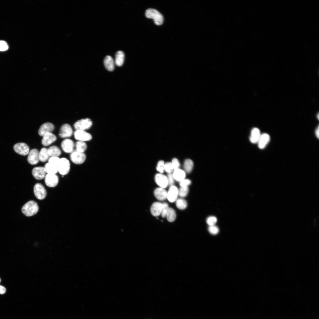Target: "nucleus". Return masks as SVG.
I'll return each mask as SVG.
<instances>
[{
	"label": "nucleus",
	"mask_w": 319,
	"mask_h": 319,
	"mask_svg": "<svg viewBox=\"0 0 319 319\" xmlns=\"http://www.w3.org/2000/svg\"><path fill=\"white\" fill-rule=\"evenodd\" d=\"M76 150L78 152H84L87 148L86 143L83 141H79L76 143Z\"/></svg>",
	"instance_id": "obj_29"
},
{
	"label": "nucleus",
	"mask_w": 319,
	"mask_h": 319,
	"mask_svg": "<svg viewBox=\"0 0 319 319\" xmlns=\"http://www.w3.org/2000/svg\"><path fill=\"white\" fill-rule=\"evenodd\" d=\"M180 182V185L181 187H188L191 183V181L188 179H185Z\"/></svg>",
	"instance_id": "obj_42"
},
{
	"label": "nucleus",
	"mask_w": 319,
	"mask_h": 319,
	"mask_svg": "<svg viewBox=\"0 0 319 319\" xmlns=\"http://www.w3.org/2000/svg\"><path fill=\"white\" fill-rule=\"evenodd\" d=\"M168 185L170 186H171L173 185L174 183V179L173 177V175L171 173H169L167 177Z\"/></svg>",
	"instance_id": "obj_41"
},
{
	"label": "nucleus",
	"mask_w": 319,
	"mask_h": 319,
	"mask_svg": "<svg viewBox=\"0 0 319 319\" xmlns=\"http://www.w3.org/2000/svg\"><path fill=\"white\" fill-rule=\"evenodd\" d=\"M39 209L37 204L34 201H30L25 204L22 208L23 213L27 217L36 214Z\"/></svg>",
	"instance_id": "obj_1"
},
{
	"label": "nucleus",
	"mask_w": 319,
	"mask_h": 319,
	"mask_svg": "<svg viewBox=\"0 0 319 319\" xmlns=\"http://www.w3.org/2000/svg\"><path fill=\"white\" fill-rule=\"evenodd\" d=\"M9 49V46L6 42L3 41H0V51H5Z\"/></svg>",
	"instance_id": "obj_39"
},
{
	"label": "nucleus",
	"mask_w": 319,
	"mask_h": 319,
	"mask_svg": "<svg viewBox=\"0 0 319 319\" xmlns=\"http://www.w3.org/2000/svg\"><path fill=\"white\" fill-rule=\"evenodd\" d=\"M261 135L259 129L256 128H254L251 132L250 137V142L254 144L257 143Z\"/></svg>",
	"instance_id": "obj_21"
},
{
	"label": "nucleus",
	"mask_w": 319,
	"mask_h": 319,
	"mask_svg": "<svg viewBox=\"0 0 319 319\" xmlns=\"http://www.w3.org/2000/svg\"><path fill=\"white\" fill-rule=\"evenodd\" d=\"M179 195V190L175 186L170 187L167 192V198L170 202L173 203L176 201Z\"/></svg>",
	"instance_id": "obj_15"
},
{
	"label": "nucleus",
	"mask_w": 319,
	"mask_h": 319,
	"mask_svg": "<svg viewBox=\"0 0 319 319\" xmlns=\"http://www.w3.org/2000/svg\"><path fill=\"white\" fill-rule=\"evenodd\" d=\"M172 175L174 179L180 182L185 179L186 176L185 172L179 169L175 170Z\"/></svg>",
	"instance_id": "obj_23"
},
{
	"label": "nucleus",
	"mask_w": 319,
	"mask_h": 319,
	"mask_svg": "<svg viewBox=\"0 0 319 319\" xmlns=\"http://www.w3.org/2000/svg\"><path fill=\"white\" fill-rule=\"evenodd\" d=\"M48 153L51 157H58L61 154V151L58 147L56 146H51L48 149Z\"/></svg>",
	"instance_id": "obj_26"
},
{
	"label": "nucleus",
	"mask_w": 319,
	"mask_h": 319,
	"mask_svg": "<svg viewBox=\"0 0 319 319\" xmlns=\"http://www.w3.org/2000/svg\"><path fill=\"white\" fill-rule=\"evenodd\" d=\"M163 204L161 203L155 202L152 205L150 211L152 215L154 216L157 217L160 215L162 213Z\"/></svg>",
	"instance_id": "obj_18"
},
{
	"label": "nucleus",
	"mask_w": 319,
	"mask_h": 319,
	"mask_svg": "<svg viewBox=\"0 0 319 319\" xmlns=\"http://www.w3.org/2000/svg\"><path fill=\"white\" fill-rule=\"evenodd\" d=\"M6 291V288L0 285V294H4Z\"/></svg>",
	"instance_id": "obj_43"
},
{
	"label": "nucleus",
	"mask_w": 319,
	"mask_h": 319,
	"mask_svg": "<svg viewBox=\"0 0 319 319\" xmlns=\"http://www.w3.org/2000/svg\"><path fill=\"white\" fill-rule=\"evenodd\" d=\"M50 155L48 153V149L46 148H42L39 153L40 161L42 162H45L49 159Z\"/></svg>",
	"instance_id": "obj_24"
},
{
	"label": "nucleus",
	"mask_w": 319,
	"mask_h": 319,
	"mask_svg": "<svg viewBox=\"0 0 319 319\" xmlns=\"http://www.w3.org/2000/svg\"><path fill=\"white\" fill-rule=\"evenodd\" d=\"M172 163L174 170H175L179 169L180 165V162L176 158H174L172 160Z\"/></svg>",
	"instance_id": "obj_40"
},
{
	"label": "nucleus",
	"mask_w": 319,
	"mask_h": 319,
	"mask_svg": "<svg viewBox=\"0 0 319 319\" xmlns=\"http://www.w3.org/2000/svg\"><path fill=\"white\" fill-rule=\"evenodd\" d=\"M154 194L159 200L163 201L167 198V192L165 188H160L156 189L154 191Z\"/></svg>",
	"instance_id": "obj_19"
},
{
	"label": "nucleus",
	"mask_w": 319,
	"mask_h": 319,
	"mask_svg": "<svg viewBox=\"0 0 319 319\" xmlns=\"http://www.w3.org/2000/svg\"><path fill=\"white\" fill-rule=\"evenodd\" d=\"M60 159L58 157H51L48 160V163L57 167Z\"/></svg>",
	"instance_id": "obj_35"
},
{
	"label": "nucleus",
	"mask_w": 319,
	"mask_h": 319,
	"mask_svg": "<svg viewBox=\"0 0 319 319\" xmlns=\"http://www.w3.org/2000/svg\"><path fill=\"white\" fill-rule=\"evenodd\" d=\"M45 182L47 186L55 187L58 183L59 178L55 174H47L45 177Z\"/></svg>",
	"instance_id": "obj_9"
},
{
	"label": "nucleus",
	"mask_w": 319,
	"mask_h": 319,
	"mask_svg": "<svg viewBox=\"0 0 319 319\" xmlns=\"http://www.w3.org/2000/svg\"><path fill=\"white\" fill-rule=\"evenodd\" d=\"M44 168L48 174H56L58 172L57 167L49 163L46 164Z\"/></svg>",
	"instance_id": "obj_27"
},
{
	"label": "nucleus",
	"mask_w": 319,
	"mask_h": 319,
	"mask_svg": "<svg viewBox=\"0 0 319 319\" xmlns=\"http://www.w3.org/2000/svg\"><path fill=\"white\" fill-rule=\"evenodd\" d=\"M58 172L64 176L68 174L70 169V164L68 160L65 158L60 159L57 166Z\"/></svg>",
	"instance_id": "obj_3"
},
{
	"label": "nucleus",
	"mask_w": 319,
	"mask_h": 319,
	"mask_svg": "<svg viewBox=\"0 0 319 319\" xmlns=\"http://www.w3.org/2000/svg\"><path fill=\"white\" fill-rule=\"evenodd\" d=\"M54 125L51 123L47 122L43 124L40 127L38 133L41 136L43 137L46 134L51 133L54 129Z\"/></svg>",
	"instance_id": "obj_11"
},
{
	"label": "nucleus",
	"mask_w": 319,
	"mask_h": 319,
	"mask_svg": "<svg viewBox=\"0 0 319 319\" xmlns=\"http://www.w3.org/2000/svg\"><path fill=\"white\" fill-rule=\"evenodd\" d=\"M70 158L71 160L74 163L77 165H81L85 161L86 156L84 152H80L75 150L71 153Z\"/></svg>",
	"instance_id": "obj_4"
},
{
	"label": "nucleus",
	"mask_w": 319,
	"mask_h": 319,
	"mask_svg": "<svg viewBox=\"0 0 319 319\" xmlns=\"http://www.w3.org/2000/svg\"><path fill=\"white\" fill-rule=\"evenodd\" d=\"M217 222V218L214 216H210L206 220L207 223L209 226L215 225Z\"/></svg>",
	"instance_id": "obj_33"
},
{
	"label": "nucleus",
	"mask_w": 319,
	"mask_h": 319,
	"mask_svg": "<svg viewBox=\"0 0 319 319\" xmlns=\"http://www.w3.org/2000/svg\"><path fill=\"white\" fill-rule=\"evenodd\" d=\"M174 169L172 163L167 162L165 165V170L169 173H171L173 171Z\"/></svg>",
	"instance_id": "obj_38"
},
{
	"label": "nucleus",
	"mask_w": 319,
	"mask_h": 319,
	"mask_svg": "<svg viewBox=\"0 0 319 319\" xmlns=\"http://www.w3.org/2000/svg\"><path fill=\"white\" fill-rule=\"evenodd\" d=\"M124 54L122 51H118L116 55L115 63L118 66H121L124 62Z\"/></svg>",
	"instance_id": "obj_25"
},
{
	"label": "nucleus",
	"mask_w": 319,
	"mask_h": 319,
	"mask_svg": "<svg viewBox=\"0 0 319 319\" xmlns=\"http://www.w3.org/2000/svg\"><path fill=\"white\" fill-rule=\"evenodd\" d=\"M1 282V279H0V282Z\"/></svg>",
	"instance_id": "obj_46"
},
{
	"label": "nucleus",
	"mask_w": 319,
	"mask_h": 319,
	"mask_svg": "<svg viewBox=\"0 0 319 319\" xmlns=\"http://www.w3.org/2000/svg\"><path fill=\"white\" fill-rule=\"evenodd\" d=\"M57 140L56 136L52 133H48L43 136L42 141V144L44 146H48Z\"/></svg>",
	"instance_id": "obj_17"
},
{
	"label": "nucleus",
	"mask_w": 319,
	"mask_h": 319,
	"mask_svg": "<svg viewBox=\"0 0 319 319\" xmlns=\"http://www.w3.org/2000/svg\"><path fill=\"white\" fill-rule=\"evenodd\" d=\"M73 130L71 126L69 124H65L61 127L59 135L63 138L70 137L72 135Z\"/></svg>",
	"instance_id": "obj_12"
},
{
	"label": "nucleus",
	"mask_w": 319,
	"mask_h": 319,
	"mask_svg": "<svg viewBox=\"0 0 319 319\" xmlns=\"http://www.w3.org/2000/svg\"><path fill=\"white\" fill-rule=\"evenodd\" d=\"M46 172L44 167H37L33 169L32 174L35 179L38 180H42L46 176Z\"/></svg>",
	"instance_id": "obj_14"
},
{
	"label": "nucleus",
	"mask_w": 319,
	"mask_h": 319,
	"mask_svg": "<svg viewBox=\"0 0 319 319\" xmlns=\"http://www.w3.org/2000/svg\"><path fill=\"white\" fill-rule=\"evenodd\" d=\"M155 180L157 184L161 188H166L168 185L167 177L162 174L156 175Z\"/></svg>",
	"instance_id": "obj_13"
},
{
	"label": "nucleus",
	"mask_w": 319,
	"mask_h": 319,
	"mask_svg": "<svg viewBox=\"0 0 319 319\" xmlns=\"http://www.w3.org/2000/svg\"><path fill=\"white\" fill-rule=\"evenodd\" d=\"M319 126H318V127L316 129V130H315V135L316 136V137L318 139L319 138Z\"/></svg>",
	"instance_id": "obj_44"
},
{
	"label": "nucleus",
	"mask_w": 319,
	"mask_h": 319,
	"mask_svg": "<svg viewBox=\"0 0 319 319\" xmlns=\"http://www.w3.org/2000/svg\"><path fill=\"white\" fill-rule=\"evenodd\" d=\"M165 163L164 161H160L157 163L156 169L161 174L163 173L165 170Z\"/></svg>",
	"instance_id": "obj_34"
},
{
	"label": "nucleus",
	"mask_w": 319,
	"mask_h": 319,
	"mask_svg": "<svg viewBox=\"0 0 319 319\" xmlns=\"http://www.w3.org/2000/svg\"><path fill=\"white\" fill-rule=\"evenodd\" d=\"M176 205L178 209L181 210H183L187 207L188 204L187 201L185 200L180 198L177 200Z\"/></svg>",
	"instance_id": "obj_31"
},
{
	"label": "nucleus",
	"mask_w": 319,
	"mask_h": 319,
	"mask_svg": "<svg viewBox=\"0 0 319 319\" xmlns=\"http://www.w3.org/2000/svg\"><path fill=\"white\" fill-rule=\"evenodd\" d=\"M189 191L188 187H181L179 190V195L181 197L184 198L188 195Z\"/></svg>",
	"instance_id": "obj_32"
},
{
	"label": "nucleus",
	"mask_w": 319,
	"mask_h": 319,
	"mask_svg": "<svg viewBox=\"0 0 319 319\" xmlns=\"http://www.w3.org/2000/svg\"><path fill=\"white\" fill-rule=\"evenodd\" d=\"M270 140L269 135L267 133L261 135L258 142V146L260 149H264L268 144Z\"/></svg>",
	"instance_id": "obj_20"
},
{
	"label": "nucleus",
	"mask_w": 319,
	"mask_h": 319,
	"mask_svg": "<svg viewBox=\"0 0 319 319\" xmlns=\"http://www.w3.org/2000/svg\"><path fill=\"white\" fill-rule=\"evenodd\" d=\"M194 166V164L193 161L190 159H187L185 160L184 165V168L185 171L187 173L190 172L193 170Z\"/></svg>",
	"instance_id": "obj_28"
},
{
	"label": "nucleus",
	"mask_w": 319,
	"mask_h": 319,
	"mask_svg": "<svg viewBox=\"0 0 319 319\" xmlns=\"http://www.w3.org/2000/svg\"><path fill=\"white\" fill-rule=\"evenodd\" d=\"M145 15L148 19H152L154 23L157 25H162L163 23L164 18L163 16L157 10L150 9L146 11Z\"/></svg>",
	"instance_id": "obj_2"
},
{
	"label": "nucleus",
	"mask_w": 319,
	"mask_h": 319,
	"mask_svg": "<svg viewBox=\"0 0 319 319\" xmlns=\"http://www.w3.org/2000/svg\"><path fill=\"white\" fill-rule=\"evenodd\" d=\"M208 230L210 234L214 235L217 234L219 231L218 228L215 225L209 226Z\"/></svg>",
	"instance_id": "obj_36"
},
{
	"label": "nucleus",
	"mask_w": 319,
	"mask_h": 319,
	"mask_svg": "<svg viewBox=\"0 0 319 319\" xmlns=\"http://www.w3.org/2000/svg\"><path fill=\"white\" fill-rule=\"evenodd\" d=\"M166 217L169 222H174L176 218V214L175 210L173 208H169Z\"/></svg>",
	"instance_id": "obj_30"
},
{
	"label": "nucleus",
	"mask_w": 319,
	"mask_h": 319,
	"mask_svg": "<svg viewBox=\"0 0 319 319\" xmlns=\"http://www.w3.org/2000/svg\"><path fill=\"white\" fill-rule=\"evenodd\" d=\"M162 204L163 208L161 214L162 216L165 218L166 217L169 208L168 205L167 203H164Z\"/></svg>",
	"instance_id": "obj_37"
},
{
	"label": "nucleus",
	"mask_w": 319,
	"mask_h": 319,
	"mask_svg": "<svg viewBox=\"0 0 319 319\" xmlns=\"http://www.w3.org/2000/svg\"><path fill=\"white\" fill-rule=\"evenodd\" d=\"M75 138L79 141H89L92 138L91 135L84 130H77L74 133Z\"/></svg>",
	"instance_id": "obj_8"
},
{
	"label": "nucleus",
	"mask_w": 319,
	"mask_h": 319,
	"mask_svg": "<svg viewBox=\"0 0 319 319\" xmlns=\"http://www.w3.org/2000/svg\"><path fill=\"white\" fill-rule=\"evenodd\" d=\"M38 150L36 149H32L29 153L27 160L31 165H35L37 164L40 161Z\"/></svg>",
	"instance_id": "obj_10"
},
{
	"label": "nucleus",
	"mask_w": 319,
	"mask_h": 319,
	"mask_svg": "<svg viewBox=\"0 0 319 319\" xmlns=\"http://www.w3.org/2000/svg\"><path fill=\"white\" fill-rule=\"evenodd\" d=\"M74 147V142L70 139H65L61 143V147L63 150L66 153H72L73 151Z\"/></svg>",
	"instance_id": "obj_16"
},
{
	"label": "nucleus",
	"mask_w": 319,
	"mask_h": 319,
	"mask_svg": "<svg viewBox=\"0 0 319 319\" xmlns=\"http://www.w3.org/2000/svg\"><path fill=\"white\" fill-rule=\"evenodd\" d=\"M104 63L105 67L108 70L112 71L114 70V63L111 56H106L105 58Z\"/></svg>",
	"instance_id": "obj_22"
},
{
	"label": "nucleus",
	"mask_w": 319,
	"mask_h": 319,
	"mask_svg": "<svg viewBox=\"0 0 319 319\" xmlns=\"http://www.w3.org/2000/svg\"><path fill=\"white\" fill-rule=\"evenodd\" d=\"M14 149L17 153L23 156H25L29 154V148L28 146L24 143H19L14 145Z\"/></svg>",
	"instance_id": "obj_7"
},
{
	"label": "nucleus",
	"mask_w": 319,
	"mask_h": 319,
	"mask_svg": "<svg viewBox=\"0 0 319 319\" xmlns=\"http://www.w3.org/2000/svg\"><path fill=\"white\" fill-rule=\"evenodd\" d=\"M34 191L35 196L40 200L44 199L47 196L46 190L44 186L40 183H37L35 185Z\"/></svg>",
	"instance_id": "obj_6"
},
{
	"label": "nucleus",
	"mask_w": 319,
	"mask_h": 319,
	"mask_svg": "<svg viewBox=\"0 0 319 319\" xmlns=\"http://www.w3.org/2000/svg\"><path fill=\"white\" fill-rule=\"evenodd\" d=\"M317 119H319V114H318H318L317 115Z\"/></svg>",
	"instance_id": "obj_45"
},
{
	"label": "nucleus",
	"mask_w": 319,
	"mask_h": 319,
	"mask_svg": "<svg viewBox=\"0 0 319 319\" xmlns=\"http://www.w3.org/2000/svg\"><path fill=\"white\" fill-rule=\"evenodd\" d=\"M92 125V122L88 118L82 119L75 123L74 127L76 130H84L89 129Z\"/></svg>",
	"instance_id": "obj_5"
}]
</instances>
